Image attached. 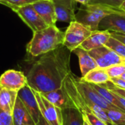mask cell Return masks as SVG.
Segmentation results:
<instances>
[{
	"label": "cell",
	"mask_w": 125,
	"mask_h": 125,
	"mask_svg": "<svg viewBox=\"0 0 125 125\" xmlns=\"http://www.w3.org/2000/svg\"><path fill=\"white\" fill-rule=\"evenodd\" d=\"M72 52H73L78 58L82 77L86 75L89 71L97 67L95 61L89 55L87 51H85L83 48L78 47L75 50H73Z\"/></svg>",
	"instance_id": "obj_18"
},
{
	"label": "cell",
	"mask_w": 125,
	"mask_h": 125,
	"mask_svg": "<svg viewBox=\"0 0 125 125\" xmlns=\"http://www.w3.org/2000/svg\"><path fill=\"white\" fill-rule=\"evenodd\" d=\"M27 84L26 75L15 70H8L0 76V86L18 92Z\"/></svg>",
	"instance_id": "obj_10"
},
{
	"label": "cell",
	"mask_w": 125,
	"mask_h": 125,
	"mask_svg": "<svg viewBox=\"0 0 125 125\" xmlns=\"http://www.w3.org/2000/svg\"><path fill=\"white\" fill-rule=\"evenodd\" d=\"M62 86L71 105L78 109L82 114H93L108 125H113L110 119L107 116L105 110L86 100L78 92L74 82V74L73 73H70L66 77L63 82Z\"/></svg>",
	"instance_id": "obj_3"
},
{
	"label": "cell",
	"mask_w": 125,
	"mask_h": 125,
	"mask_svg": "<svg viewBox=\"0 0 125 125\" xmlns=\"http://www.w3.org/2000/svg\"><path fill=\"white\" fill-rule=\"evenodd\" d=\"M111 34L109 31L105 30H96L92 31L91 34L81 43L79 46L85 51H90L98 47L105 45L108 41Z\"/></svg>",
	"instance_id": "obj_14"
},
{
	"label": "cell",
	"mask_w": 125,
	"mask_h": 125,
	"mask_svg": "<svg viewBox=\"0 0 125 125\" xmlns=\"http://www.w3.org/2000/svg\"><path fill=\"white\" fill-rule=\"evenodd\" d=\"M0 125H14L12 114L0 108Z\"/></svg>",
	"instance_id": "obj_27"
},
{
	"label": "cell",
	"mask_w": 125,
	"mask_h": 125,
	"mask_svg": "<svg viewBox=\"0 0 125 125\" xmlns=\"http://www.w3.org/2000/svg\"><path fill=\"white\" fill-rule=\"evenodd\" d=\"M125 1V0H89L88 4H105L114 7H119L120 5Z\"/></svg>",
	"instance_id": "obj_26"
},
{
	"label": "cell",
	"mask_w": 125,
	"mask_h": 125,
	"mask_svg": "<svg viewBox=\"0 0 125 125\" xmlns=\"http://www.w3.org/2000/svg\"><path fill=\"white\" fill-rule=\"evenodd\" d=\"M102 86H105L106 89H108L109 91L112 92L113 93L116 94H118L121 97H122L123 98L125 99V89H120V88H118L116 87L114 83H112L110 81H108V82H106L104 84H101Z\"/></svg>",
	"instance_id": "obj_29"
},
{
	"label": "cell",
	"mask_w": 125,
	"mask_h": 125,
	"mask_svg": "<svg viewBox=\"0 0 125 125\" xmlns=\"http://www.w3.org/2000/svg\"><path fill=\"white\" fill-rule=\"evenodd\" d=\"M112 83H114L116 87L125 89V81L119 78H111L109 80Z\"/></svg>",
	"instance_id": "obj_31"
},
{
	"label": "cell",
	"mask_w": 125,
	"mask_h": 125,
	"mask_svg": "<svg viewBox=\"0 0 125 125\" xmlns=\"http://www.w3.org/2000/svg\"><path fill=\"white\" fill-rule=\"evenodd\" d=\"M18 97L30 114L36 125L39 121L41 113L32 89L28 84H26L24 87L18 92Z\"/></svg>",
	"instance_id": "obj_9"
},
{
	"label": "cell",
	"mask_w": 125,
	"mask_h": 125,
	"mask_svg": "<svg viewBox=\"0 0 125 125\" xmlns=\"http://www.w3.org/2000/svg\"><path fill=\"white\" fill-rule=\"evenodd\" d=\"M114 95H115V97H116V99L118 100V101L119 102V103H120V105H122V107L123 110L125 111V98H123L122 97H121V96L118 95V94H114Z\"/></svg>",
	"instance_id": "obj_33"
},
{
	"label": "cell",
	"mask_w": 125,
	"mask_h": 125,
	"mask_svg": "<svg viewBox=\"0 0 125 125\" xmlns=\"http://www.w3.org/2000/svg\"><path fill=\"white\" fill-rule=\"evenodd\" d=\"M42 94L51 103L61 109L73 106L62 86L58 89Z\"/></svg>",
	"instance_id": "obj_17"
},
{
	"label": "cell",
	"mask_w": 125,
	"mask_h": 125,
	"mask_svg": "<svg viewBox=\"0 0 125 125\" xmlns=\"http://www.w3.org/2000/svg\"><path fill=\"white\" fill-rule=\"evenodd\" d=\"M12 116L14 125H35L32 117L18 97H17Z\"/></svg>",
	"instance_id": "obj_16"
},
{
	"label": "cell",
	"mask_w": 125,
	"mask_h": 125,
	"mask_svg": "<svg viewBox=\"0 0 125 125\" xmlns=\"http://www.w3.org/2000/svg\"><path fill=\"white\" fill-rule=\"evenodd\" d=\"M41 115L51 125H62V109L51 103L42 93L32 89Z\"/></svg>",
	"instance_id": "obj_6"
},
{
	"label": "cell",
	"mask_w": 125,
	"mask_h": 125,
	"mask_svg": "<svg viewBox=\"0 0 125 125\" xmlns=\"http://www.w3.org/2000/svg\"><path fill=\"white\" fill-rule=\"evenodd\" d=\"M32 6L48 26L56 25L57 19L51 0H40L32 4Z\"/></svg>",
	"instance_id": "obj_12"
},
{
	"label": "cell",
	"mask_w": 125,
	"mask_h": 125,
	"mask_svg": "<svg viewBox=\"0 0 125 125\" xmlns=\"http://www.w3.org/2000/svg\"><path fill=\"white\" fill-rule=\"evenodd\" d=\"M83 119H84V122H83V125H89V123H88V122H87V121H86V119H85L84 118H83Z\"/></svg>",
	"instance_id": "obj_39"
},
{
	"label": "cell",
	"mask_w": 125,
	"mask_h": 125,
	"mask_svg": "<svg viewBox=\"0 0 125 125\" xmlns=\"http://www.w3.org/2000/svg\"><path fill=\"white\" fill-rule=\"evenodd\" d=\"M91 33L92 31L81 23L76 21H72L64 31L63 45L73 51L78 48Z\"/></svg>",
	"instance_id": "obj_4"
},
{
	"label": "cell",
	"mask_w": 125,
	"mask_h": 125,
	"mask_svg": "<svg viewBox=\"0 0 125 125\" xmlns=\"http://www.w3.org/2000/svg\"><path fill=\"white\" fill-rule=\"evenodd\" d=\"M64 38V31H61L56 25L48 26L33 32V37L26 45V51L33 57L40 56L62 45Z\"/></svg>",
	"instance_id": "obj_2"
},
{
	"label": "cell",
	"mask_w": 125,
	"mask_h": 125,
	"mask_svg": "<svg viewBox=\"0 0 125 125\" xmlns=\"http://www.w3.org/2000/svg\"><path fill=\"white\" fill-rule=\"evenodd\" d=\"M119 8L121 9V10H122L124 12H125V1L120 5V7H119Z\"/></svg>",
	"instance_id": "obj_37"
},
{
	"label": "cell",
	"mask_w": 125,
	"mask_h": 125,
	"mask_svg": "<svg viewBox=\"0 0 125 125\" xmlns=\"http://www.w3.org/2000/svg\"><path fill=\"white\" fill-rule=\"evenodd\" d=\"M5 1L14 7H22L25 5L32 4L40 0H5Z\"/></svg>",
	"instance_id": "obj_30"
},
{
	"label": "cell",
	"mask_w": 125,
	"mask_h": 125,
	"mask_svg": "<svg viewBox=\"0 0 125 125\" xmlns=\"http://www.w3.org/2000/svg\"><path fill=\"white\" fill-rule=\"evenodd\" d=\"M83 81L93 84H104L110 80V77L105 72V69L97 67L89 71L86 75L81 78Z\"/></svg>",
	"instance_id": "obj_21"
},
{
	"label": "cell",
	"mask_w": 125,
	"mask_h": 125,
	"mask_svg": "<svg viewBox=\"0 0 125 125\" xmlns=\"http://www.w3.org/2000/svg\"><path fill=\"white\" fill-rule=\"evenodd\" d=\"M119 78L125 81V72L124 73H123V74H122V75H121V76H120V77H119Z\"/></svg>",
	"instance_id": "obj_38"
},
{
	"label": "cell",
	"mask_w": 125,
	"mask_h": 125,
	"mask_svg": "<svg viewBox=\"0 0 125 125\" xmlns=\"http://www.w3.org/2000/svg\"><path fill=\"white\" fill-rule=\"evenodd\" d=\"M76 2H79L81 4H87L89 3V0H75Z\"/></svg>",
	"instance_id": "obj_36"
},
{
	"label": "cell",
	"mask_w": 125,
	"mask_h": 125,
	"mask_svg": "<svg viewBox=\"0 0 125 125\" xmlns=\"http://www.w3.org/2000/svg\"><path fill=\"white\" fill-rule=\"evenodd\" d=\"M75 19L92 31L98 30L99 23L101 21L96 15L86 9L83 4L79 8L78 12L75 13Z\"/></svg>",
	"instance_id": "obj_15"
},
{
	"label": "cell",
	"mask_w": 125,
	"mask_h": 125,
	"mask_svg": "<svg viewBox=\"0 0 125 125\" xmlns=\"http://www.w3.org/2000/svg\"><path fill=\"white\" fill-rule=\"evenodd\" d=\"M0 4H3V5H4V6H6V7H10L12 10H13V9H15L16 7H14V6H12V5H11L10 4H9V3H7L5 0H0Z\"/></svg>",
	"instance_id": "obj_35"
},
{
	"label": "cell",
	"mask_w": 125,
	"mask_h": 125,
	"mask_svg": "<svg viewBox=\"0 0 125 125\" xmlns=\"http://www.w3.org/2000/svg\"><path fill=\"white\" fill-rule=\"evenodd\" d=\"M18 92L0 86V108L12 114Z\"/></svg>",
	"instance_id": "obj_19"
},
{
	"label": "cell",
	"mask_w": 125,
	"mask_h": 125,
	"mask_svg": "<svg viewBox=\"0 0 125 125\" xmlns=\"http://www.w3.org/2000/svg\"><path fill=\"white\" fill-rule=\"evenodd\" d=\"M83 116L90 125H108L93 114H86Z\"/></svg>",
	"instance_id": "obj_28"
},
{
	"label": "cell",
	"mask_w": 125,
	"mask_h": 125,
	"mask_svg": "<svg viewBox=\"0 0 125 125\" xmlns=\"http://www.w3.org/2000/svg\"><path fill=\"white\" fill-rule=\"evenodd\" d=\"M12 11L21 18V19L31 29L33 32L40 31L48 26L43 19L34 10L32 4L16 7Z\"/></svg>",
	"instance_id": "obj_8"
},
{
	"label": "cell",
	"mask_w": 125,
	"mask_h": 125,
	"mask_svg": "<svg viewBox=\"0 0 125 125\" xmlns=\"http://www.w3.org/2000/svg\"><path fill=\"white\" fill-rule=\"evenodd\" d=\"M98 67L105 69L110 66L125 63V60L105 45L88 51Z\"/></svg>",
	"instance_id": "obj_7"
},
{
	"label": "cell",
	"mask_w": 125,
	"mask_h": 125,
	"mask_svg": "<svg viewBox=\"0 0 125 125\" xmlns=\"http://www.w3.org/2000/svg\"><path fill=\"white\" fill-rule=\"evenodd\" d=\"M105 45L108 48L111 49L117 55H119L120 57L125 60V45H124L122 42L111 36L108 41L105 42Z\"/></svg>",
	"instance_id": "obj_23"
},
{
	"label": "cell",
	"mask_w": 125,
	"mask_h": 125,
	"mask_svg": "<svg viewBox=\"0 0 125 125\" xmlns=\"http://www.w3.org/2000/svg\"><path fill=\"white\" fill-rule=\"evenodd\" d=\"M72 51L64 45L40 56L26 75L27 84L34 90L46 93L62 87L70 73Z\"/></svg>",
	"instance_id": "obj_1"
},
{
	"label": "cell",
	"mask_w": 125,
	"mask_h": 125,
	"mask_svg": "<svg viewBox=\"0 0 125 125\" xmlns=\"http://www.w3.org/2000/svg\"><path fill=\"white\" fill-rule=\"evenodd\" d=\"M98 30L113 31L125 34V15L112 14L105 16L100 22Z\"/></svg>",
	"instance_id": "obj_13"
},
{
	"label": "cell",
	"mask_w": 125,
	"mask_h": 125,
	"mask_svg": "<svg viewBox=\"0 0 125 125\" xmlns=\"http://www.w3.org/2000/svg\"><path fill=\"white\" fill-rule=\"evenodd\" d=\"M92 86L99 93V94L103 97V98L106 100L108 103L117 107L118 108H119L122 111H125L123 110L122 105H120L119 102L118 101V100L116 99V97H115L114 94L109 91L108 89H106L105 86H102V85H99V84H93V83H91Z\"/></svg>",
	"instance_id": "obj_22"
},
{
	"label": "cell",
	"mask_w": 125,
	"mask_h": 125,
	"mask_svg": "<svg viewBox=\"0 0 125 125\" xmlns=\"http://www.w3.org/2000/svg\"><path fill=\"white\" fill-rule=\"evenodd\" d=\"M35 125H51L44 118H43V116L41 115L40 116V119H39V121H38V122Z\"/></svg>",
	"instance_id": "obj_34"
},
{
	"label": "cell",
	"mask_w": 125,
	"mask_h": 125,
	"mask_svg": "<svg viewBox=\"0 0 125 125\" xmlns=\"http://www.w3.org/2000/svg\"><path fill=\"white\" fill-rule=\"evenodd\" d=\"M105 112L113 125H125V112L115 109L105 110Z\"/></svg>",
	"instance_id": "obj_24"
},
{
	"label": "cell",
	"mask_w": 125,
	"mask_h": 125,
	"mask_svg": "<svg viewBox=\"0 0 125 125\" xmlns=\"http://www.w3.org/2000/svg\"><path fill=\"white\" fill-rule=\"evenodd\" d=\"M56 19L59 21L70 23L75 21L76 1L75 0H51Z\"/></svg>",
	"instance_id": "obj_11"
},
{
	"label": "cell",
	"mask_w": 125,
	"mask_h": 125,
	"mask_svg": "<svg viewBox=\"0 0 125 125\" xmlns=\"http://www.w3.org/2000/svg\"><path fill=\"white\" fill-rule=\"evenodd\" d=\"M74 82L75 86L78 92L82 94V96L87 100L88 101L93 103L104 110H110V109H115L119 110L117 107L108 103L106 100H105L103 97H101L99 93L92 86L91 83L83 81L81 78H78L74 75Z\"/></svg>",
	"instance_id": "obj_5"
},
{
	"label": "cell",
	"mask_w": 125,
	"mask_h": 125,
	"mask_svg": "<svg viewBox=\"0 0 125 125\" xmlns=\"http://www.w3.org/2000/svg\"><path fill=\"white\" fill-rule=\"evenodd\" d=\"M111 36L114 37L115 39L118 40L121 42H122L124 45H125V34L117 32V31H109Z\"/></svg>",
	"instance_id": "obj_32"
},
{
	"label": "cell",
	"mask_w": 125,
	"mask_h": 125,
	"mask_svg": "<svg viewBox=\"0 0 125 125\" xmlns=\"http://www.w3.org/2000/svg\"><path fill=\"white\" fill-rule=\"evenodd\" d=\"M105 72L111 78H119L125 72V63L110 66L105 69Z\"/></svg>",
	"instance_id": "obj_25"
},
{
	"label": "cell",
	"mask_w": 125,
	"mask_h": 125,
	"mask_svg": "<svg viewBox=\"0 0 125 125\" xmlns=\"http://www.w3.org/2000/svg\"><path fill=\"white\" fill-rule=\"evenodd\" d=\"M62 125H83V114L73 106L62 109Z\"/></svg>",
	"instance_id": "obj_20"
}]
</instances>
